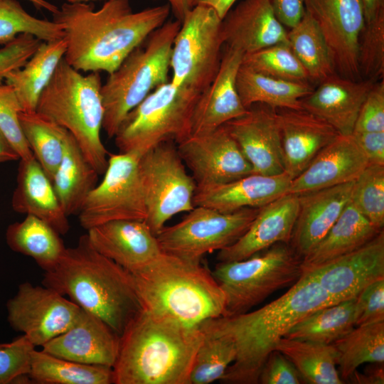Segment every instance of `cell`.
I'll use <instances>...</instances> for the list:
<instances>
[{"mask_svg":"<svg viewBox=\"0 0 384 384\" xmlns=\"http://www.w3.org/2000/svg\"><path fill=\"white\" fill-rule=\"evenodd\" d=\"M169 4L134 13L129 0L65 2L53 14L64 31L65 61L78 71H114L127 56L168 18Z\"/></svg>","mask_w":384,"mask_h":384,"instance_id":"1","label":"cell"},{"mask_svg":"<svg viewBox=\"0 0 384 384\" xmlns=\"http://www.w3.org/2000/svg\"><path fill=\"white\" fill-rule=\"evenodd\" d=\"M334 304L309 272L280 297L253 311L221 316L203 322L199 328L230 337L236 357L220 381L258 383L262 368L279 341L298 321L313 311Z\"/></svg>","mask_w":384,"mask_h":384,"instance_id":"2","label":"cell"},{"mask_svg":"<svg viewBox=\"0 0 384 384\" xmlns=\"http://www.w3.org/2000/svg\"><path fill=\"white\" fill-rule=\"evenodd\" d=\"M199 327L142 309L120 336L112 367L115 384H189Z\"/></svg>","mask_w":384,"mask_h":384,"instance_id":"3","label":"cell"},{"mask_svg":"<svg viewBox=\"0 0 384 384\" xmlns=\"http://www.w3.org/2000/svg\"><path fill=\"white\" fill-rule=\"evenodd\" d=\"M42 283L100 318L119 336L142 309L132 274L97 252L87 234L65 248Z\"/></svg>","mask_w":384,"mask_h":384,"instance_id":"4","label":"cell"},{"mask_svg":"<svg viewBox=\"0 0 384 384\" xmlns=\"http://www.w3.org/2000/svg\"><path fill=\"white\" fill-rule=\"evenodd\" d=\"M131 274L144 310L188 327H199L225 314V294L201 261L161 252Z\"/></svg>","mask_w":384,"mask_h":384,"instance_id":"5","label":"cell"},{"mask_svg":"<svg viewBox=\"0 0 384 384\" xmlns=\"http://www.w3.org/2000/svg\"><path fill=\"white\" fill-rule=\"evenodd\" d=\"M102 85L100 73L84 75L63 58L42 91L36 110L71 133L99 175L105 173L109 155L101 139Z\"/></svg>","mask_w":384,"mask_h":384,"instance_id":"6","label":"cell"},{"mask_svg":"<svg viewBox=\"0 0 384 384\" xmlns=\"http://www.w3.org/2000/svg\"><path fill=\"white\" fill-rule=\"evenodd\" d=\"M178 20L165 22L135 48L101 87L102 129L115 136L127 114L152 90L169 82L168 73Z\"/></svg>","mask_w":384,"mask_h":384,"instance_id":"7","label":"cell"},{"mask_svg":"<svg viewBox=\"0 0 384 384\" xmlns=\"http://www.w3.org/2000/svg\"><path fill=\"white\" fill-rule=\"evenodd\" d=\"M302 260L289 244L279 242L261 255L218 262L211 272L225 296L223 316L245 313L277 290L293 285L303 274Z\"/></svg>","mask_w":384,"mask_h":384,"instance_id":"8","label":"cell"},{"mask_svg":"<svg viewBox=\"0 0 384 384\" xmlns=\"http://www.w3.org/2000/svg\"><path fill=\"white\" fill-rule=\"evenodd\" d=\"M201 93L169 82L160 85L132 109L121 123L114 142L121 153L141 156L158 144H176L191 136V121Z\"/></svg>","mask_w":384,"mask_h":384,"instance_id":"9","label":"cell"},{"mask_svg":"<svg viewBox=\"0 0 384 384\" xmlns=\"http://www.w3.org/2000/svg\"><path fill=\"white\" fill-rule=\"evenodd\" d=\"M138 169L146 208L144 221L156 235L173 216L194 208L196 183L172 140L142 154Z\"/></svg>","mask_w":384,"mask_h":384,"instance_id":"10","label":"cell"},{"mask_svg":"<svg viewBox=\"0 0 384 384\" xmlns=\"http://www.w3.org/2000/svg\"><path fill=\"white\" fill-rule=\"evenodd\" d=\"M223 44L222 19L211 8L193 6L174 38L170 82L201 93L218 71Z\"/></svg>","mask_w":384,"mask_h":384,"instance_id":"11","label":"cell"},{"mask_svg":"<svg viewBox=\"0 0 384 384\" xmlns=\"http://www.w3.org/2000/svg\"><path fill=\"white\" fill-rule=\"evenodd\" d=\"M257 208L223 213L194 206L178 223L164 226L156 235L162 252L201 261L208 252L220 250L237 241L258 213Z\"/></svg>","mask_w":384,"mask_h":384,"instance_id":"12","label":"cell"},{"mask_svg":"<svg viewBox=\"0 0 384 384\" xmlns=\"http://www.w3.org/2000/svg\"><path fill=\"white\" fill-rule=\"evenodd\" d=\"M139 157L133 153L109 154L102 181L90 192L78 213L83 228L116 220H145Z\"/></svg>","mask_w":384,"mask_h":384,"instance_id":"13","label":"cell"},{"mask_svg":"<svg viewBox=\"0 0 384 384\" xmlns=\"http://www.w3.org/2000/svg\"><path fill=\"white\" fill-rule=\"evenodd\" d=\"M7 320L34 347L65 332L77 319L81 308L57 291L29 282L19 284L6 303Z\"/></svg>","mask_w":384,"mask_h":384,"instance_id":"14","label":"cell"},{"mask_svg":"<svg viewBox=\"0 0 384 384\" xmlns=\"http://www.w3.org/2000/svg\"><path fill=\"white\" fill-rule=\"evenodd\" d=\"M322 32L340 75L360 80L358 43L366 24L361 0H304Z\"/></svg>","mask_w":384,"mask_h":384,"instance_id":"15","label":"cell"},{"mask_svg":"<svg viewBox=\"0 0 384 384\" xmlns=\"http://www.w3.org/2000/svg\"><path fill=\"white\" fill-rule=\"evenodd\" d=\"M196 186L228 183L253 174L250 162L224 125L177 144Z\"/></svg>","mask_w":384,"mask_h":384,"instance_id":"16","label":"cell"},{"mask_svg":"<svg viewBox=\"0 0 384 384\" xmlns=\"http://www.w3.org/2000/svg\"><path fill=\"white\" fill-rule=\"evenodd\" d=\"M309 272L334 304L356 297L368 285L384 278V233L361 247Z\"/></svg>","mask_w":384,"mask_h":384,"instance_id":"17","label":"cell"},{"mask_svg":"<svg viewBox=\"0 0 384 384\" xmlns=\"http://www.w3.org/2000/svg\"><path fill=\"white\" fill-rule=\"evenodd\" d=\"M223 125L251 164L253 174L274 176L284 172L275 109L255 104L243 115Z\"/></svg>","mask_w":384,"mask_h":384,"instance_id":"18","label":"cell"},{"mask_svg":"<svg viewBox=\"0 0 384 384\" xmlns=\"http://www.w3.org/2000/svg\"><path fill=\"white\" fill-rule=\"evenodd\" d=\"M120 336L103 320L82 309L74 324L53 338L43 351L58 358L88 364L113 367Z\"/></svg>","mask_w":384,"mask_h":384,"instance_id":"19","label":"cell"},{"mask_svg":"<svg viewBox=\"0 0 384 384\" xmlns=\"http://www.w3.org/2000/svg\"><path fill=\"white\" fill-rule=\"evenodd\" d=\"M92 247L133 273L154 260L162 251L156 235L144 220H116L87 230Z\"/></svg>","mask_w":384,"mask_h":384,"instance_id":"20","label":"cell"},{"mask_svg":"<svg viewBox=\"0 0 384 384\" xmlns=\"http://www.w3.org/2000/svg\"><path fill=\"white\" fill-rule=\"evenodd\" d=\"M243 55L241 51L226 46L215 78L201 93L195 105L191 136L211 132L247 112L236 86Z\"/></svg>","mask_w":384,"mask_h":384,"instance_id":"21","label":"cell"},{"mask_svg":"<svg viewBox=\"0 0 384 384\" xmlns=\"http://www.w3.org/2000/svg\"><path fill=\"white\" fill-rule=\"evenodd\" d=\"M298 211L299 195L295 193H286L260 208L246 232L219 250L218 262L242 260L279 242L289 244Z\"/></svg>","mask_w":384,"mask_h":384,"instance_id":"22","label":"cell"},{"mask_svg":"<svg viewBox=\"0 0 384 384\" xmlns=\"http://www.w3.org/2000/svg\"><path fill=\"white\" fill-rule=\"evenodd\" d=\"M275 110L284 172L294 179L339 134L324 119L304 109Z\"/></svg>","mask_w":384,"mask_h":384,"instance_id":"23","label":"cell"},{"mask_svg":"<svg viewBox=\"0 0 384 384\" xmlns=\"http://www.w3.org/2000/svg\"><path fill=\"white\" fill-rule=\"evenodd\" d=\"M368 164L352 134H338L292 180L288 193L301 194L353 181Z\"/></svg>","mask_w":384,"mask_h":384,"instance_id":"24","label":"cell"},{"mask_svg":"<svg viewBox=\"0 0 384 384\" xmlns=\"http://www.w3.org/2000/svg\"><path fill=\"white\" fill-rule=\"evenodd\" d=\"M227 47L244 55L282 43L287 31L277 18L270 0H242L222 20Z\"/></svg>","mask_w":384,"mask_h":384,"instance_id":"25","label":"cell"},{"mask_svg":"<svg viewBox=\"0 0 384 384\" xmlns=\"http://www.w3.org/2000/svg\"><path fill=\"white\" fill-rule=\"evenodd\" d=\"M353 181L299 195L289 246L303 259L323 238L351 201Z\"/></svg>","mask_w":384,"mask_h":384,"instance_id":"26","label":"cell"},{"mask_svg":"<svg viewBox=\"0 0 384 384\" xmlns=\"http://www.w3.org/2000/svg\"><path fill=\"white\" fill-rule=\"evenodd\" d=\"M373 79L353 80L336 73L302 100V107L322 118L339 134L351 135Z\"/></svg>","mask_w":384,"mask_h":384,"instance_id":"27","label":"cell"},{"mask_svg":"<svg viewBox=\"0 0 384 384\" xmlns=\"http://www.w3.org/2000/svg\"><path fill=\"white\" fill-rule=\"evenodd\" d=\"M292 180L285 172L274 176L251 174L223 184L196 186L193 205L223 213L259 208L288 193Z\"/></svg>","mask_w":384,"mask_h":384,"instance_id":"28","label":"cell"},{"mask_svg":"<svg viewBox=\"0 0 384 384\" xmlns=\"http://www.w3.org/2000/svg\"><path fill=\"white\" fill-rule=\"evenodd\" d=\"M16 186L11 206L14 211L36 216L60 235L70 228L68 216L63 210L51 181L35 157L19 159Z\"/></svg>","mask_w":384,"mask_h":384,"instance_id":"29","label":"cell"},{"mask_svg":"<svg viewBox=\"0 0 384 384\" xmlns=\"http://www.w3.org/2000/svg\"><path fill=\"white\" fill-rule=\"evenodd\" d=\"M382 230L373 226L349 202L326 234L302 259L303 272L361 247Z\"/></svg>","mask_w":384,"mask_h":384,"instance_id":"30","label":"cell"},{"mask_svg":"<svg viewBox=\"0 0 384 384\" xmlns=\"http://www.w3.org/2000/svg\"><path fill=\"white\" fill-rule=\"evenodd\" d=\"M98 176L70 132L61 161L50 179L67 216L79 213L87 196L97 185Z\"/></svg>","mask_w":384,"mask_h":384,"instance_id":"31","label":"cell"},{"mask_svg":"<svg viewBox=\"0 0 384 384\" xmlns=\"http://www.w3.org/2000/svg\"><path fill=\"white\" fill-rule=\"evenodd\" d=\"M236 86L246 109L255 104H263L274 109H304L302 100L314 90L309 82L272 78L242 64L237 74Z\"/></svg>","mask_w":384,"mask_h":384,"instance_id":"32","label":"cell"},{"mask_svg":"<svg viewBox=\"0 0 384 384\" xmlns=\"http://www.w3.org/2000/svg\"><path fill=\"white\" fill-rule=\"evenodd\" d=\"M65 50L64 38L43 41L23 67L7 75L5 82L14 88L21 112L36 111L39 97L64 58Z\"/></svg>","mask_w":384,"mask_h":384,"instance_id":"33","label":"cell"},{"mask_svg":"<svg viewBox=\"0 0 384 384\" xmlns=\"http://www.w3.org/2000/svg\"><path fill=\"white\" fill-rule=\"evenodd\" d=\"M6 240L13 251L33 258L45 272L57 265L66 248L54 228L31 215L8 226Z\"/></svg>","mask_w":384,"mask_h":384,"instance_id":"34","label":"cell"},{"mask_svg":"<svg viewBox=\"0 0 384 384\" xmlns=\"http://www.w3.org/2000/svg\"><path fill=\"white\" fill-rule=\"evenodd\" d=\"M28 378L30 383L37 384L114 383L112 367L80 363L35 348L31 354Z\"/></svg>","mask_w":384,"mask_h":384,"instance_id":"35","label":"cell"},{"mask_svg":"<svg viewBox=\"0 0 384 384\" xmlns=\"http://www.w3.org/2000/svg\"><path fill=\"white\" fill-rule=\"evenodd\" d=\"M275 350L295 366L303 380L311 384H342L337 366L338 353L333 344L282 338Z\"/></svg>","mask_w":384,"mask_h":384,"instance_id":"36","label":"cell"},{"mask_svg":"<svg viewBox=\"0 0 384 384\" xmlns=\"http://www.w3.org/2000/svg\"><path fill=\"white\" fill-rule=\"evenodd\" d=\"M356 297L319 308L294 325L284 337L332 344L356 326Z\"/></svg>","mask_w":384,"mask_h":384,"instance_id":"37","label":"cell"},{"mask_svg":"<svg viewBox=\"0 0 384 384\" xmlns=\"http://www.w3.org/2000/svg\"><path fill=\"white\" fill-rule=\"evenodd\" d=\"M287 38L309 80L320 82L336 73L325 38L308 12L305 11L299 23L287 31Z\"/></svg>","mask_w":384,"mask_h":384,"instance_id":"38","label":"cell"},{"mask_svg":"<svg viewBox=\"0 0 384 384\" xmlns=\"http://www.w3.org/2000/svg\"><path fill=\"white\" fill-rule=\"evenodd\" d=\"M332 344L339 376L348 380L362 364L384 362V321L355 326Z\"/></svg>","mask_w":384,"mask_h":384,"instance_id":"39","label":"cell"},{"mask_svg":"<svg viewBox=\"0 0 384 384\" xmlns=\"http://www.w3.org/2000/svg\"><path fill=\"white\" fill-rule=\"evenodd\" d=\"M19 121L35 159L51 179L61 161L70 132L36 111L21 112Z\"/></svg>","mask_w":384,"mask_h":384,"instance_id":"40","label":"cell"},{"mask_svg":"<svg viewBox=\"0 0 384 384\" xmlns=\"http://www.w3.org/2000/svg\"><path fill=\"white\" fill-rule=\"evenodd\" d=\"M202 331L203 338L192 363L189 384H209L220 380L236 357L235 346L230 337Z\"/></svg>","mask_w":384,"mask_h":384,"instance_id":"41","label":"cell"},{"mask_svg":"<svg viewBox=\"0 0 384 384\" xmlns=\"http://www.w3.org/2000/svg\"><path fill=\"white\" fill-rule=\"evenodd\" d=\"M23 33L45 42L64 38L62 27L53 20L31 16L16 0H0V45L4 46Z\"/></svg>","mask_w":384,"mask_h":384,"instance_id":"42","label":"cell"},{"mask_svg":"<svg viewBox=\"0 0 384 384\" xmlns=\"http://www.w3.org/2000/svg\"><path fill=\"white\" fill-rule=\"evenodd\" d=\"M242 65L264 75L294 82H309L307 73L288 43H277L245 54Z\"/></svg>","mask_w":384,"mask_h":384,"instance_id":"43","label":"cell"},{"mask_svg":"<svg viewBox=\"0 0 384 384\" xmlns=\"http://www.w3.org/2000/svg\"><path fill=\"white\" fill-rule=\"evenodd\" d=\"M353 206L377 229L384 225V166L368 165L354 181Z\"/></svg>","mask_w":384,"mask_h":384,"instance_id":"44","label":"cell"},{"mask_svg":"<svg viewBox=\"0 0 384 384\" xmlns=\"http://www.w3.org/2000/svg\"><path fill=\"white\" fill-rule=\"evenodd\" d=\"M361 75L378 80L384 76V15L366 23L358 43Z\"/></svg>","mask_w":384,"mask_h":384,"instance_id":"45","label":"cell"},{"mask_svg":"<svg viewBox=\"0 0 384 384\" xmlns=\"http://www.w3.org/2000/svg\"><path fill=\"white\" fill-rule=\"evenodd\" d=\"M21 107L14 88L9 84L0 85V130L19 156L29 159L33 154L23 135L19 113Z\"/></svg>","mask_w":384,"mask_h":384,"instance_id":"46","label":"cell"},{"mask_svg":"<svg viewBox=\"0 0 384 384\" xmlns=\"http://www.w3.org/2000/svg\"><path fill=\"white\" fill-rule=\"evenodd\" d=\"M34 348L24 335L0 343V384L30 383L28 373Z\"/></svg>","mask_w":384,"mask_h":384,"instance_id":"47","label":"cell"},{"mask_svg":"<svg viewBox=\"0 0 384 384\" xmlns=\"http://www.w3.org/2000/svg\"><path fill=\"white\" fill-rule=\"evenodd\" d=\"M42 42L31 34L23 33L0 48V85L9 73L23 66Z\"/></svg>","mask_w":384,"mask_h":384,"instance_id":"48","label":"cell"},{"mask_svg":"<svg viewBox=\"0 0 384 384\" xmlns=\"http://www.w3.org/2000/svg\"><path fill=\"white\" fill-rule=\"evenodd\" d=\"M353 132H384L383 78L375 81L368 92L358 112Z\"/></svg>","mask_w":384,"mask_h":384,"instance_id":"49","label":"cell"},{"mask_svg":"<svg viewBox=\"0 0 384 384\" xmlns=\"http://www.w3.org/2000/svg\"><path fill=\"white\" fill-rule=\"evenodd\" d=\"M356 326L384 321V278L365 287L356 297Z\"/></svg>","mask_w":384,"mask_h":384,"instance_id":"50","label":"cell"},{"mask_svg":"<svg viewBox=\"0 0 384 384\" xmlns=\"http://www.w3.org/2000/svg\"><path fill=\"white\" fill-rule=\"evenodd\" d=\"M302 378L294 364L281 352L273 351L267 358L258 383L299 384Z\"/></svg>","mask_w":384,"mask_h":384,"instance_id":"51","label":"cell"},{"mask_svg":"<svg viewBox=\"0 0 384 384\" xmlns=\"http://www.w3.org/2000/svg\"><path fill=\"white\" fill-rule=\"evenodd\" d=\"M356 142L368 160V165L384 166V132H353Z\"/></svg>","mask_w":384,"mask_h":384,"instance_id":"52","label":"cell"},{"mask_svg":"<svg viewBox=\"0 0 384 384\" xmlns=\"http://www.w3.org/2000/svg\"><path fill=\"white\" fill-rule=\"evenodd\" d=\"M278 20L284 27L294 26L302 18L304 0H270Z\"/></svg>","mask_w":384,"mask_h":384,"instance_id":"53","label":"cell"},{"mask_svg":"<svg viewBox=\"0 0 384 384\" xmlns=\"http://www.w3.org/2000/svg\"><path fill=\"white\" fill-rule=\"evenodd\" d=\"M368 367L364 373L354 371L348 380L353 383H383L384 373L383 363H373Z\"/></svg>","mask_w":384,"mask_h":384,"instance_id":"54","label":"cell"},{"mask_svg":"<svg viewBox=\"0 0 384 384\" xmlns=\"http://www.w3.org/2000/svg\"><path fill=\"white\" fill-rule=\"evenodd\" d=\"M237 0H191L192 8L204 6L213 9L223 20Z\"/></svg>","mask_w":384,"mask_h":384,"instance_id":"55","label":"cell"},{"mask_svg":"<svg viewBox=\"0 0 384 384\" xmlns=\"http://www.w3.org/2000/svg\"><path fill=\"white\" fill-rule=\"evenodd\" d=\"M366 23L384 15V0H361Z\"/></svg>","mask_w":384,"mask_h":384,"instance_id":"56","label":"cell"},{"mask_svg":"<svg viewBox=\"0 0 384 384\" xmlns=\"http://www.w3.org/2000/svg\"><path fill=\"white\" fill-rule=\"evenodd\" d=\"M19 159V156L0 130V164Z\"/></svg>","mask_w":384,"mask_h":384,"instance_id":"57","label":"cell"},{"mask_svg":"<svg viewBox=\"0 0 384 384\" xmlns=\"http://www.w3.org/2000/svg\"><path fill=\"white\" fill-rule=\"evenodd\" d=\"M176 20L182 22L186 15L192 9L191 0H167Z\"/></svg>","mask_w":384,"mask_h":384,"instance_id":"58","label":"cell"},{"mask_svg":"<svg viewBox=\"0 0 384 384\" xmlns=\"http://www.w3.org/2000/svg\"><path fill=\"white\" fill-rule=\"evenodd\" d=\"M31 2L37 9H44L51 12L52 14L58 11V8L50 4V2L46 0H28Z\"/></svg>","mask_w":384,"mask_h":384,"instance_id":"59","label":"cell"},{"mask_svg":"<svg viewBox=\"0 0 384 384\" xmlns=\"http://www.w3.org/2000/svg\"><path fill=\"white\" fill-rule=\"evenodd\" d=\"M68 2H92L97 0H65Z\"/></svg>","mask_w":384,"mask_h":384,"instance_id":"60","label":"cell"}]
</instances>
